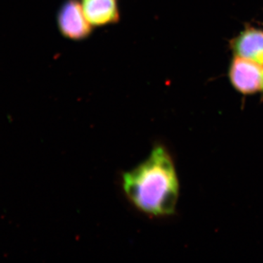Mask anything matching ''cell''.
Returning a JSON list of instances; mask_svg holds the SVG:
<instances>
[{
  "label": "cell",
  "instance_id": "6da1fadb",
  "mask_svg": "<svg viewBox=\"0 0 263 263\" xmlns=\"http://www.w3.org/2000/svg\"><path fill=\"white\" fill-rule=\"evenodd\" d=\"M122 187L131 203L146 215L174 214L179 184L168 151L161 145L154 147L146 160L123 175Z\"/></svg>",
  "mask_w": 263,
  "mask_h": 263
},
{
  "label": "cell",
  "instance_id": "7a4b0ae2",
  "mask_svg": "<svg viewBox=\"0 0 263 263\" xmlns=\"http://www.w3.org/2000/svg\"><path fill=\"white\" fill-rule=\"evenodd\" d=\"M57 21L62 35L72 41L86 39L92 32L79 0H65L59 9Z\"/></svg>",
  "mask_w": 263,
  "mask_h": 263
},
{
  "label": "cell",
  "instance_id": "3957f363",
  "mask_svg": "<svg viewBox=\"0 0 263 263\" xmlns=\"http://www.w3.org/2000/svg\"><path fill=\"white\" fill-rule=\"evenodd\" d=\"M229 79L238 92L254 94L262 90L263 68L258 64L235 57L230 64Z\"/></svg>",
  "mask_w": 263,
  "mask_h": 263
},
{
  "label": "cell",
  "instance_id": "277c9868",
  "mask_svg": "<svg viewBox=\"0 0 263 263\" xmlns=\"http://www.w3.org/2000/svg\"><path fill=\"white\" fill-rule=\"evenodd\" d=\"M235 57L263 66V32L255 28L246 29L232 42Z\"/></svg>",
  "mask_w": 263,
  "mask_h": 263
},
{
  "label": "cell",
  "instance_id": "5b68a950",
  "mask_svg": "<svg viewBox=\"0 0 263 263\" xmlns=\"http://www.w3.org/2000/svg\"><path fill=\"white\" fill-rule=\"evenodd\" d=\"M82 7L91 25L116 24L120 18L117 0H82Z\"/></svg>",
  "mask_w": 263,
  "mask_h": 263
},
{
  "label": "cell",
  "instance_id": "8992f818",
  "mask_svg": "<svg viewBox=\"0 0 263 263\" xmlns=\"http://www.w3.org/2000/svg\"><path fill=\"white\" fill-rule=\"evenodd\" d=\"M262 91H263V85H262Z\"/></svg>",
  "mask_w": 263,
  "mask_h": 263
}]
</instances>
